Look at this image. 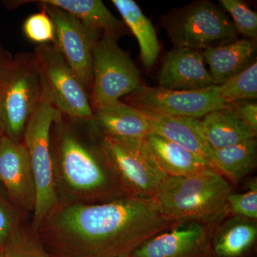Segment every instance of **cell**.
Masks as SVG:
<instances>
[{
    "label": "cell",
    "mask_w": 257,
    "mask_h": 257,
    "mask_svg": "<svg viewBox=\"0 0 257 257\" xmlns=\"http://www.w3.org/2000/svg\"><path fill=\"white\" fill-rule=\"evenodd\" d=\"M0 186L17 207L32 214L36 187L28 150L23 142L5 135L0 140Z\"/></svg>",
    "instance_id": "12"
},
{
    "label": "cell",
    "mask_w": 257,
    "mask_h": 257,
    "mask_svg": "<svg viewBox=\"0 0 257 257\" xmlns=\"http://www.w3.org/2000/svg\"><path fill=\"white\" fill-rule=\"evenodd\" d=\"M111 3L119 11L125 25L138 40L144 65L150 68L156 62L160 50L151 21L133 0H112Z\"/></svg>",
    "instance_id": "22"
},
{
    "label": "cell",
    "mask_w": 257,
    "mask_h": 257,
    "mask_svg": "<svg viewBox=\"0 0 257 257\" xmlns=\"http://www.w3.org/2000/svg\"><path fill=\"white\" fill-rule=\"evenodd\" d=\"M256 44L245 38L202 51L214 84L222 85L254 62Z\"/></svg>",
    "instance_id": "18"
},
{
    "label": "cell",
    "mask_w": 257,
    "mask_h": 257,
    "mask_svg": "<svg viewBox=\"0 0 257 257\" xmlns=\"http://www.w3.org/2000/svg\"><path fill=\"white\" fill-rule=\"evenodd\" d=\"M92 121L101 136L143 140L152 133L147 115L120 101L94 111Z\"/></svg>",
    "instance_id": "16"
},
{
    "label": "cell",
    "mask_w": 257,
    "mask_h": 257,
    "mask_svg": "<svg viewBox=\"0 0 257 257\" xmlns=\"http://www.w3.org/2000/svg\"><path fill=\"white\" fill-rule=\"evenodd\" d=\"M145 113L150 120L152 133L183 147L211 166L213 150L203 131L201 120Z\"/></svg>",
    "instance_id": "17"
},
{
    "label": "cell",
    "mask_w": 257,
    "mask_h": 257,
    "mask_svg": "<svg viewBox=\"0 0 257 257\" xmlns=\"http://www.w3.org/2000/svg\"><path fill=\"white\" fill-rule=\"evenodd\" d=\"M224 217L211 228L207 257L254 256L257 221L237 216Z\"/></svg>",
    "instance_id": "15"
},
{
    "label": "cell",
    "mask_w": 257,
    "mask_h": 257,
    "mask_svg": "<svg viewBox=\"0 0 257 257\" xmlns=\"http://www.w3.org/2000/svg\"><path fill=\"white\" fill-rule=\"evenodd\" d=\"M39 3L64 10L91 30L119 38L126 25L114 16L100 0H40Z\"/></svg>",
    "instance_id": "19"
},
{
    "label": "cell",
    "mask_w": 257,
    "mask_h": 257,
    "mask_svg": "<svg viewBox=\"0 0 257 257\" xmlns=\"http://www.w3.org/2000/svg\"><path fill=\"white\" fill-rule=\"evenodd\" d=\"M34 54L57 110L73 119H92L89 93L62 54L52 43L37 45Z\"/></svg>",
    "instance_id": "10"
},
{
    "label": "cell",
    "mask_w": 257,
    "mask_h": 257,
    "mask_svg": "<svg viewBox=\"0 0 257 257\" xmlns=\"http://www.w3.org/2000/svg\"><path fill=\"white\" fill-rule=\"evenodd\" d=\"M226 211L232 216L257 221V181L253 178L247 184L246 192L228 194Z\"/></svg>",
    "instance_id": "26"
},
{
    "label": "cell",
    "mask_w": 257,
    "mask_h": 257,
    "mask_svg": "<svg viewBox=\"0 0 257 257\" xmlns=\"http://www.w3.org/2000/svg\"><path fill=\"white\" fill-rule=\"evenodd\" d=\"M174 224L154 198L126 196L59 208L37 232L51 257H128Z\"/></svg>",
    "instance_id": "1"
},
{
    "label": "cell",
    "mask_w": 257,
    "mask_h": 257,
    "mask_svg": "<svg viewBox=\"0 0 257 257\" xmlns=\"http://www.w3.org/2000/svg\"><path fill=\"white\" fill-rule=\"evenodd\" d=\"M145 143L161 170L169 177L189 175L211 167L200 157L157 134L147 135Z\"/></svg>",
    "instance_id": "20"
},
{
    "label": "cell",
    "mask_w": 257,
    "mask_h": 257,
    "mask_svg": "<svg viewBox=\"0 0 257 257\" xmlns=\"http://www.w3.org/2000/svg\"><path fill=\"white\" fill-rule=\"evenodd\" d=\"M236 115L257 134V104L252 101L234 102L232 107Z\"/></svg>",
    "instance_id": "30"
},
{
    "label": "cell",
    "mask_w": 257,
    "mask_h": 257,
    "mask_svg": "<svg viewBox=\"0 0 257 257\" xmlns=\"http://www.w3.org/2000/svg\"><path fill=\"white\" fill-rule=\"evenodd\" d=\"M257 163L256 139L213 150L211 166L224 177L237 183L251 173Z\"/></svg>",
    "instance_id": "23"
},
{
    "label": "cell",
    "mask_w": 257,
    "mask_h": 257,
    "mask_svg": "<svg viewBox=\"0 0 257 257\" xmlns=\"http://www.w3.org/2000/svg\"><path fill=\"white\" fill-rule=\"evenodd\" d=\"M158 77L160 87L170 90H201L216 85L202 51L184 47H175L166 55Z\"/></svg>",
    "instance_id": "14"
},
{
    "label": "cell",
    "mask_w": 257,
    "mask_h": 257,
    "mask_svg": "<svg viewBox=\"0 0 257 257\" xmlns=\"http://www.w3.org/2000/svg\"><path fill=\"white\" fill-rule=\"evenodd\" d=\"M130 105L145 112L172 117L199 119L216 110L232 109L222 97L219 86L196 91H176L141 85L128 94Z\"/></svg>",
    "instance_id": "9"
},
{
    "label": "cell",
    "mask_w": 257,
    "mask_h": 257,
    "mask_svg": "<svg viewBox=\"0 0 257 257\" xmlns=\"http://www.w3.org/2000/svg\"><path fill=\"white\" fill-rule=\"evenodd\" d=\"M219 89L222 97L231 102L256 99V61L219 86Z\"/></svg>",
    "instance_id": "25"
},
{
    "label": "cell",
    "mask_w": 257,
    "mask_h": 257,
    "mask_svg": "<svg viewBox=\"0 0 257 257\" xmlns=\"http://www.w3.org/2000/svg\"><path fill=\"white\" fill-rule=\"evenodd\" d=\"M175 47L204 51L238 40L229 17L218 5L198 2L177 13L166 25Z\"/></svg>",
    "instance_id": "8"
},
{
    "label": "cell",
    "mask_w": 257,
    "mask_h": 257,
    "mask_svg": "<svg viewBox=\"0 0 257 257\" xmlns=\"http://www.w3.org/2000/svg\"><path fill=\"white\" fill-rule=\"evenodd\" d=\"M101 143L124 194L128 197H155L168 176L149 152L145 139L101 136Z\"/></svg>",
    "instance_id": "6"
},
{
    "label": "cell",
    "mask_w": 257,
    "mask_h": 257,
    "mask_svg": "<svg viewBox=\"0 0 257 257\" xmlns=\"http://www.w3.org/2000/svg\"><path fill=\"white\" fill-rule=\"evenodd\" d=\"M223 8L231 15L238 34L249 38L257 36V15L241 0H221Z\"/></svg>",
    "instance_id": "27"
},
{
    "label": "cell",
    "mask_w": 257,
    "mask_h": 257,
    "mask_svg": "<svg viewBox=\"0 0 257 257\" xmlns=\"http://www.w3.org/2000/svg\"><path fill=\"white\" fill-rule=\"evenodd\" d=\"M8 5L37 3L44 8L55 27L52 45L62 54L84 87L90 93L92 84L93 50L102 34L91 30L60 8L37 1H13Z\"/></svg>",
    "instance_id": "11"
},
{
    "label": "cell",
    "mask_w": 257,
    "mask_h": 257,
    "mask_svg": "<svg viewBox=\"0 0 257 257\" xmlns=\"http://www.w3.org/2000/svg\"><path fill=\"white\" fill-rule=\"evenodd\" d=\"M42 90L43 79L34 52L13 57L0 74V123L5 136L23 142L25 128Z\"/></svg>",
    "instance_id": "4"
},
{
    "label": "cell",
    "mask_w": 257,
    "mask_h": 257,
    "mask_svg": "<svg viewBox=\"0 0 257 257\" xmlns=\"http://www.w3.org/2000/svg\"><path fill=\"white\" fill-rule=\"evenodd\" d=\"M0 257H3V246H0Z\"/></svg>",
    "instance_id": "33"
},
{
    "label": "cell",
    "mask_w": 257,
    "mask_h": 257,
    "mask_svg": "<svg viewBox=\"0 0 257 257\" xmlns=\"http://www.w3.org/2000/svg\"><path fill=\"white\" fill-rule=\"evenodd\" d=\"M212 226L176 222L144 241L128 257H207Z\"/></svg>",
    "instance_id": "13"
},
{
    "label": "cell",
    "mask_w": 257,
    "mask_h": 257,
    "mask_svg": "<svg viewBox=\"0 0 257 257\" xmlns=\"http://www.w3.org/2000/svg\"><path fill=\"white\" fill-rule=\"evenodd\" d=\"M101 139L92 119H73L57 111L50 133L55 210L126 197L104 154Z\"/></svg>",
    "instance_id": "2"
},
{
    "label": "cell",
    "mask_w": 257,
    "mask_h": 257,
    "mask_svg": "<svg viewBox=\"0 0 257 257\" xmlns=\"http://www.w3.org/2000/svg\"><path fill=\"white\" fill-rule=\"evenodd\" d=\"M57 111L43 83L41 99L29 120L23 136L36 187V202L30 223L36 231L57 207L50 133Z\"/></svg>",
    "instance_id": "5"
},
{
    "label": "cell",
    "mask_w": 257,
    "mask_h": 257,
    "mask_svg": "<svg viewBox=\"0 0 257 257\" xmlns=\"http://www.w3.org/2000/svg\"><path fill=\"white\" fill-rule=\"evenodd\" d=\"M201 121L208 143L213 150L233 146L256 136L232 109L211 111Z\"/></svg>",
    "instance_id": "21"
},
{
    "label": "cell",
    "mask_w": 257,
    "mask_h": 257,
    "mask_svg": "<svg viewBox=\"0 0 257 257\" xmlns=\"http://www.w3.org/2000/svg\"><path fill=\"white\" fill-rule=\"evenodd\" d=\"M12 58H13L12 55L3 49L0 42V74L9 63Z\"/></svg>",
    "instance_id": "31"
},
{
    "label": "cell",
    "mask_w": 257,
    "mask_h": 257,
    "mask_svg": "<svg viewBox=\"0 0 257 257\" xmlns=\"http://www.w3.org/2000/svg\"><path fill=\"white\" fill-rule=\"evenodd\" d=\"M28 214L10 200L0 186V246H3L15 230L26 222Z\"/></svg>",
    "instance_id": "29"
},
{
    "label": "cell",
    "mask_w": 257,
    "mask_h": 257,
    "mask_svg": "<svg viewBox=\"0 0 257 257\" xmlns=\"http://www.w3.org/2000/svg\"><path fill=\"white\" fill-rule=\"evenodd\" d=\"M5 135L4 128H3V125L0 123V140L3 138V137Z\"/></svg>",
    "instance_id": "32"
},
{
    "label": "cell",
    "mask_w": 257,
    "mask_h": 257,
    "mask_svg": "<svg viewBox=\"0 0 257 257\" xmlns=\"http://www.w3.org/2000/svg\"><path fill=\"white\" fill-rule=\"evenodd\" d=\"M3 257H51L36 231L26 222L22 224L3 245Z\"/></svg>",
    "instance_id": "24"
},
{
    "label": "cell",
    "mask_w": 257,
    "mask_h": 257,
    "mask_svg": "<svg viewBox=\"0 0 257 257\" xmlns=\"http://www.w3.org/2000/svg\"><path fill=\"white\" fill-rule=\"evenodd\" d=\"M231 187L212 167L183 176L167 177L154 199L161 214L172 222L197 221L214 226L226 214Z\"/></svg>",
    "instance_id": "3"
},
{
    "label": "cell",
    "mask_w": 257,
    "mask_h": 257,
    "mask_svg": "<svg viewBox=\"0 0 257 257\" xmlns=\"http://www.w3.org/2000/svg\"><path fill=\"white\" fill-rule=\"evenodd\" d=\"M39 13L30 15L24 22V35L37 45L53 43L55 27L46 10L41 8Z\"/></svg>",
    "instance_id": "28"
},
{
    "label": "cell",
    "mask_w": 257,
    "mask_h": 257,
    "mask_svg": "<svg viewBox=\"0 0 257 257\" xmlns=\"http://www.w3.org/2000/svg\"><path fill=\"white\" fill-rule=\"evenodd\" d=\"M118 39L103 34L93 50L92 84L89 93L93 112L128 95L141 85L140 71Z\"/></svg>",
    "instance_id": "7"
}]
</instances>
